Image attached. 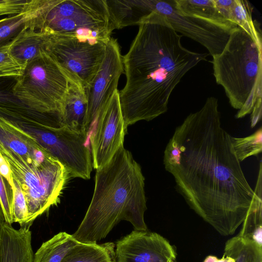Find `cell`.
<instances>
[{
  "label": "cell",
  "instance_id": "obj_1",
  "mask_svg": "<svg viewBox=\"0 0 262 262\" xmlns=\"http://www.w3.org/2000/svg\"><path fill=\"white\" fill-rule=\"evenodd\" d=\"M221 119L217 99L207 98L176 127L163 164L189 207L220 234L228 236L243 223L254 190Z\"/></svg>",
  "mask_w": 262,
  "mask_h": 262
},
{
  "label": "cell",
  "instance_id": "obj_2",
  "mask_svg": "<svg viewBox=\"0 0 262 262\" xmlns=\"http://www.w3.org/2000/svg\"><path fill=\"white\" fill-rule=\"evenodd\" d=\"M182 36L165 17L154 11L139 26L128 51L122 56L126 80L119 93L126 126L166 113L170 95L183 76L206 60L209 54L187 49Z\"/></svg>",
  "mask_w": 262,
  "mask_h": 262
},
{
  "label": "cell",
  "instance_id": "obj_3",
  "mask_svg": "<svg viewBox=\"0 0 262 262\" xmlns=\"http://www.w3.org/2000/svg\"><path fill=\"white\" fill-rule=\"evenodd\" d=\"M96 170L91 203L73 237L81 243H97L122 220L130 222L134 230H147L145 178L131 152L123 145Z\"/></svg>",
  "mask_w": 262,
  "mask_h": 262
},
{
  "label": "cell",
  "instance_id": "obj_4",
  "mask_svg": "<svg viewBox=\"0 0 262 262\" xmlns=\"http://www.w3.org/2000/svg\"><path fill=\"white\" fill-rule=\"evenodd\" d=\"M261 40L257 22L247 28L238 26L223 51L212 56L216 82L223 88L231 106L238 110V119L261 106Z\"/></svg>",
  "mask_w": 262,
  "mask_h": 262
},
{
  "label": "cell",
  "instance_id": "obj_5",
  "mask_svg": "<svg viewBox=\"0 0 262 262\" xmlns=\"http://www.w3.org/2000/svg\"><path fill=\"white\" fill-rule=\"evenodd\" d=\"M35 28L92 44L107 43L115 29L106 0H43Z\"/></svg>",
  "mask_w": 262,
  "mask_h": 262
},
{
  "label": "cell",
  "instance_id": "obj_6",
  "mask_svg": "<svg viewBox=\"0 0 262 262\" xmlns=\"http://www.w3.org/2000/svg\"><path fill=\"white\" fill-rule=\"evenodd\" d=\"M77 80L44 51L26 64L12 91L23 103L60 128L61 106L71 84Z\"/></svg>",
  "mask_w": 262,
  "mask_h": 262
},
{
  "label": "cell",
  "instance_id": "obj_7",
  "mask_svg": "<svg viewBox=\"0 0 262 262\" xmlns=\"http://www.w3.org/2000/svg\"><path fill=\"white\" fill-rule=\"evenodd\" d=\"M0 155L8 164L12 178L26 199L28 218L25 227L59 201L69 174L64 166L50 156L41 162L24 158L0 143Z\"/></svg>",
  "mask_w": 262,
  "mask_h": 262
},
{
  "label": "cell",
  "instance_id": "obj_8",
  "mask_svg": "<svg viewBox=\"0 0 262 262\" xmlns=\"http://www.w3.org/2000/svg\"><path fill=\"white\" fill-rule=\"evenodd\" d=\"M31 135L46 151L60 162L70 177L88 180L93 169L92 153L86 145L88 134L73 131L66 127H38L15 122Z\"/></svg>",
  "mask_w": 262,
  "mask_h": 262
},
{
  "label": "cell",
  "instance_id": "obj_9",
  "mask_svg": "<svg viewBox=\"0 0 262 262\" xmlns=\"http://www.w3.org/2000/svg\"><path fill=\"white\" fill-rule=\"evenodd\" d=\"M107 43L92 44L73 38L51 35L49 36L46 51L78 79L85 90L102 64Z\"/></svg>",
  "mask_w": 262,
  "mask_h": 262
},
{
  "label": "cell",
  "instance_id": "obj_10",
  "mask_svg": "<svg viewBox=\"0 0 262 262\" xmlns=\"http://www.w3.org/2000/svg\"><path fill=\"white\" fill-rule=\"evenodd\" d=\"M150 9L166 17L177 32L204 46L212 56L220 54L234 30L208 19L180 12L173 0H147Z\"/></svg>",
  "mask_w": 262,
  "mask_h": 262
},
{
  "label": "cell",
  "instance_id": "obj_11",
  "mask_svg": "<svg viewBox=\"0 0 262 262\" xmlns=\"http://www.w3.org/2000/svg\"><path fill=\"white\" fill-rule=\"evenodd\" d=\"M123 72L122 56L119 44L116 39L111 37L106 45L102 64L91 83L85 89L87 110L84 128L88 134L117 90L119 78Z\"/></svg>",
  "mask_w": 262,
  "mask_h": 262
},
{
  "label": "cell",
  "instance_id": "obj_12",
  "mask_svg": "<svg viewBox=\"0 0 262 262\" xmlns=\"http://www.w3.org/2000/svg\"><path fill=\"white\" fill-rule=\"evenodd\" d=\"M91 141L93 166L97 169L105 165L123 145L127 133L116 90L99 116Z\"/></svg>",
  "mask_w": 262,
  "mask_h": 262
},
{
  "label": "cell",
  "instance_id": "obj_13",
  "mask_svg": "<svg viewBox=\"0 0 262 262\" xmlns=\"http://www.w3.org/2000/svg\"><path fill=\"white\" fill-rule=\"evenodd\" d=\"M114 262H178L174 247L160 234L133 230L118 239Z\"/></svg>",
  "mask_w": 262,
  "mask_h": 262
},
{
  "label": "cell",
  "instance_id": "obj_14",
  "mask_svg": "<svg viewBox=\"0 0 262 262\" xmlns=\"http://www.w3.org/2000/svg\"><path fill=\"white\" fill-rule=\"evenodd\" d=\"M30 228H14L5 222L0 229V262H33Z\"/></svg>",
  "mask_w": 262,
  "mask_h": 262
},
{
  "label": "cell",
  "instance_id": "obj_15",
  "mask_svg": "<svg viewBox=\"0 0 262 262\" xmlns=\"http://www.w3.org/2000/svg\"><path fill=\"white\" fill-rule=\"evenodd\" d=\"M86 110L85 88L79 80H76L71 84L60 107L61 126L77 133H86L84 128Z\"/></svg>",
  "mask_w": 262,
  "mask_h": 262
},
{
  "label": "cell",
  "instance_id": "obj_16",
  "mask_svg": "<svg viewBox=\"0 0 262 262\" xmlns=\"http://www.w3.org/2000/svg\"><path fill=\"white\" fill-rule=\"evenodd\" d=\"M49 37L43 31L25 27L13 38L11 55L25 68L28 62L46 51Z\"/></svg>",
  "mask_w": 262,
  "mask_h": 262
},
{
  "label": "cell",
  "instance_id": "obj_17",
  "mask_svg": "<svg viewBox=\"0 0 262 262\" xmlns=\"http://www.w3.org/2000/svg\"><path fill=\"white\" fill-rule=\"evenodd\" d=\"M262 163L260 161L252 200L238 235L262 247Z\"/></svg>",
  "mask_w": 262,
  "mask_h": 262
},
{
  "label": "cell",
  "instance_id": "obj_18",
  "mask_svg": "<svg viewBox=\"0 0 262 262\" xmlns=\"http://www.w3.org/2000/svg\"><path fill=\"white\" fill-rule=\"evenodd\" d=\"M43 0H31L20 13L0 19V45L13 38L24 27L34 28L35 19L40 13Z\"/></svg>",
  "mask_w": 262,
  "mask_h": 262
},
{
  "label": "cell",
  "instance_id": "obj_19",
  "mask_svg": "<svg viewBox=\"0 0 262 262\" xmlns=\"http://www.w3.org/2000/svg\"><path fill=\"white\" fill-rule=\"evenodd\" d=\"M115 248L112 242L79 243L68 251L61 262H114Z\"/></svg>",
  "mask_w": 262,
  "mask_h": 262
},
{
  "label": "cell",
  "instance_id": "obj_20",
  "mask_svg": "<svg viewBox=\"0 0 262 262\" xmlns=\"http://www.w3.org/2000/svg\"><path fill=\"white\" fill-rule=\"evenodd\" d=\"M174 7L184 14L205 18L234 30L238 26L225 18L217 7L215 0H173Z\"/></svg>",
  "mask_w": 262,
  "mask_h": 262
},
{
  "label": "cell",
  "instance_id": "obj_21",
  "mask_svg": "<svg viewBox=\"0 0 262 262\" xmlns=\"http://www.w3.org/2000/svg\"><path fill=\"white\" fill-rule=\"evenodd\" d=\"M79 242L66 232H60L43 242L34 254L33 262H61L68 251Z\"/></svg>",
  "mask_w": 262,
  "mask_h": 262
},
{
  "label": "cell",
  "instance_id": "obj_22",
  "mask_svg": "<svg viewBox=\"0 0 262 262\" xmlns=\"http://www.w3.org/2000/svg\"><path fill=\"white\" fill-rule=\"evenodd\" d=\"M223 255L235 262H262V247L237 235L226 242Z\"/></svg>",
  "mask_w": 262,
  "mask_h": 262
},
{
  "label": "cell",
  "instance_id": "obj_23",
  "mask_svg": "<svg viewBox=\"0 0 262 262\" xmlns=\"http://www.w3.org/2000/svg\"><path fill=\"white\" fill-rule=\"evenodd\" d=\"M233 150L240 162L252 156H257L262 151V127L252 135L241 138L231 137Z\"/></svg>",
  "mask_w": 262,
  "mask_h": 262
},
{
  "label": "cell",
  "instance_id": "obj_24",
  "mask_svg": "<svg viewBox=\"0 0 262 262\" xmlns=\"http://www.w3.org/2000/svg\"><path fill=\"white\" fill-rule=\"evenodd\" d=\"M13 38L0 45V77L20 76L24 68L20 66L12 57L11 47Z\"/></svg>",
  "mask_w": 262,
  "mask_h": 262
},
{
  "label": "cell",
  "instance_id": "obj_25",
  "mask_svg": "<svg viewBox=\"0 0 262 262\" xmlns=\"http://www.w3.org/2000/svg\"><path fill=\"white\" fill-rule=\"evenodd\" d=\"M12 215L13 223L25 227L28 218V209L24 194L19 184L13 179Z\"/></svg>",
  "mask_w": 262,
  "mask_h": 262
},
{
  "label": "cell",
  "instance_id": "obj_26",
  "mask_svg": "<svg viewBox=\"0 0 262 262\" xmlns=\"http://www.w3.org/2000/svg\"><path fill=\"white\" fill-rule=\"evenodd\" d=\"M29 2L24 0H0V16L20 13Z\"/></svg>",
  "mask_w": 262,
  "mask_h": 262
},
{
  "label": "cell",
  "instance_id": "obj_27",
  "mask_svg": "<svg viewBox=\"0 0 262 262\" xmlns=\"http://www.w3.org/2000/svg\"><path fill=\"white\" fill-rule=\"evenodd\" d=\"M0 174L4 178L12 189L13 178L10 169L6 161L1 155H0Z\"/></svg>",
  "mask_w": 262,
  "mask_h": 262
},
{
  "label": "cell",
  "instance_id": "obj_28",
  "mask_svg": "<svg viewBox=\"0 0 262 262\" xmlns=\"http://www.w3.org/2000/svg\"><path fill=\"white\" fill-rule=\"evenodd\" d=\"M203 262H235V260L229 256L223 255L222 258L219 259L213 255L207 256Z\"/></svg>",
  "mask_w": 262,
  "mask_h": 262
},
{
  "label": "cell",
  "instance_id": "obj_29",
  "mask_svg": "<svg viewBox=\"0 0 262 262\" xmlns=\"http://www.w3.org/2000/svg\"><path fill=\"white\" fill-rule=\"evenodd\" d=\"M5 222V216L2 208V206L0 201V229L2 225Z\"/></svg>",
  "mask_w": 262,
  "mask_h": 262
}]
</instances>
